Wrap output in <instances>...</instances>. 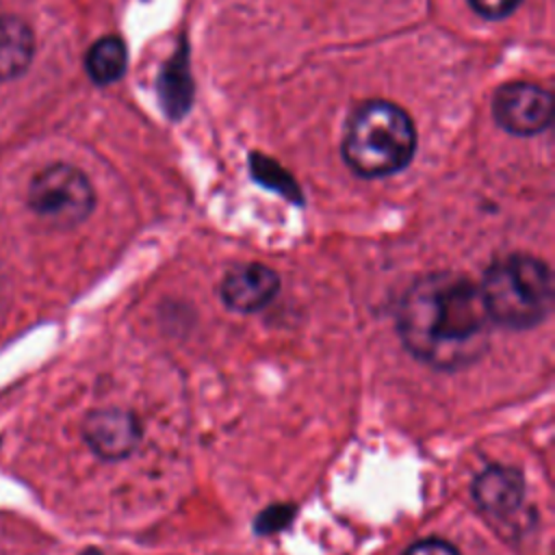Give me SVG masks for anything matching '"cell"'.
Masks as SVG:
<instances>
[{"label":"cell","mask_w":555,"mask_h":555,"mask_svg":"<svg viewBox=\"0 0 555 555\" xmlns=\"http://www.w3.org/2000/svg\"><path fill=\"white\" fill-rule=\"evenodd\" d=\"M492 319L479 284L440 271L418 278L401 297L397 330L405 349L429 366L455 371L488 349Z\"/></svg>","instance_id":"6da1fadb"},{"label":"cell","mask_w":555,"mask_h":555,"mask_svg":"<svg viewBox=\"0 0 555 555\" xmlns=\"http://www.w3.org/2000/svg\"><path fill=\"white\" fill-rule=\"evenodd\" d=\"M414 150L416 130L401 106L371 100L351 113L345 128L343 156L358 176H390L412 160Z\"/></svg>","instance_id":"7a4b0ae2"},{"label":"cell","mask_w":555,"mask_h":555,"mask_svg":"<svg viewBox=\"0 0 555 555\" xmlns=\"http://www.w3.org/2000/svg\"><path fill=\"white\" fill-rule=\"evenodd\" d=\"M492 323L527 330L538 325L553 304V278L540 258L507 254L494 260L479 284Z\"/></svg>","instance_id":"3957f363"},{"label":"cell","mask_w":555,"mask_h":555,"mask_svg":"<svg viewBox=\"0 0 555 555\" xmlns=\"http://www.w3.org/2000/svg\"><path fill=\"white\" fill-rule=\"evenodd\" d=\"M26 204L50 228L69 230L93 212L95 191L78 167L54 163L30 180Z\"/></svg>","instance_id":"277c9868"},{"label":"cell","mask_w":555,"mask_h":555,"mask_svg":"<svg viewBox=\"0 0 555 555\" xmlns=\"http://www.w3.org/2000/svg\"><path fill=\"white\" fill-rule=\"evenodd\" d=\"M492 113L496 124L507 132L535 134L551 124L553 98L533 82H509L496 91Z\"/></svg>","instance_id":"5b68a950"},{"label":"cell","mask_w":555,"mask_h":555,"mask_svg":"<svg viewBox=\"0 0 555 555\" xmlns=\"http://www.w3.org/2000/svg\"><path fill=\"white\" fill-rule=\"evenodd\" d=\"M87 447L102 460H124L141 442L137 416L121 408H104L87 414L82 423Z\"/></svg>","instance_id":"8992f818"},{"label":"cell","mask_w":555,"mask_h":555,"mask_svg":"<svg viewBox=\"0 0 555 555\" xmlns=\"http://www.w3.org/2000/svg\"><path fill=\"white\" fill-rule=\"evenodd\" d=\"M280 278L273 269L260 262L232 267L221 280V299L230 310L256 312L264 308L278 293Z\"/></svg>","instance_id":"52a82bcc"},{"label":"cell","mask_w":555,"mask_h":555,"mask_svg":"<svg viewBox=\"0 0 555 555\" xmlns=\"http://www.w3.org/2000/svg\"><path fill=\"white\" fill-rule=\"evenodd\" d=\"M470 492L481 512L492 516H509L522 503L525 477L514 466L490 464L477 473Z\"/></svg>","instance_id":"ba28073f"},{"label":"cell","mask_w":555,"mask_h":555,"mask_svg":"<svg viewBox=\"0 0 555 555\" xmlns=\"http://www.w3.org/2000/svg\"><path fill=\"white\" fill-rule=\"evenodd\" d=\"M35 56V33L17 15H0V82L24 76Z\"/></svg>","instance_id":"9c48e42d"},{"label":"cell","mask_w":555,"mask_h":555,"mask_svg":"<svg viewBox=\"0 0 555 555\" xmlns=\"http://www.w3.org/2000/svg\"><path fill=\"white\" fill-rule=\"evenodd\" d=\"M126 63H128L126 46L119 37H113V35L98 39L85 56L87 74L95 85H111L119 80L126 72Z\"/></svg>","instance_id":"30bf717a"},{"label":"cell","mask_w":555,"mask_h":555,"mask_svg":"<svg viewBox=\"0 0 555 555\" xmlns=\"http://www.w3.org/2000/svg\"><path fill=\"white\" fill-rule=\"evenodd\" d=\"M191 91L193 89H191V80L186 76L184 54H180L178 59H171V65L165 69L163 80H160L163 104L171 117H178L189 108Z\"/></svg>","instance_id":"8fae6325"},{"label":"cell","mask_w":555,"mask_h":555,"mask_svg":"<svg viewBox=\"0 0 555 555\" xmlns=\"http://www.w3.org/2000/svg\"><path fill=\"white\" fill-rule=\"evenodd\" d=\"M254 171H264V173H271V178L267 176V178H260L264 184H269V186H273V189H278L280 193H286L288 197H297V186L293 184V180L286 176V173H282L273 163H269L267 158H256V167H254Z\"/></svg>","instance_id":"7c38bea8"},{"label":"cell","mask_w":555,"mask_h":555,"mask_svg":"<svg viewBox=\"0 0 555 555\" xmlns=\"http://www.w3.org/2000/svg\"><path fill=\"white\" fill-rule=\"evenodd\" d=\"M291 518H293V507H288V505H273V507L260 512V516L256 520V531L258 533L278 531L284 525H288Z\"/></svg>","instance_id":"4fadbf2b"},{"label":"cell","mask_w":555,"mask_h":555,"mask_svg":"<svg viewBox=\"0 0 555 555\" xmlns=\"http://www.w3.org/2000/svg\"><path fill=\"white\" fill-rule=\"evenodd\" d=\"M520 2L522 0H468L473 11L479 13L481 17H488V20L507 17L512 11H516V7Z\"/></svg>","instance_id":"5bb4252c"},{"label":"cell","mask_w":555,"mask_h":555,"mask_svg":"<svg viewBox=\"0 0 555 555\" xmlns=\"http://www.w3.org/2000/svg\"><path fill=\"white\" fill-rule=\"evenodd\" d=\"M401 555H460V551L440 538H427V540H418L412 546H408Z\"/></svg>","instance_id":"9a60e30c"},{"label":"cell","mask_w":555,"mask_h":555,"mask_svg":"<svg viewBox=\"0 0 555 555\" xmlns=\"http://www.w3.org/2000/svg\"><path fill=\"white\" fill-rule=\"evenodd\" d=\"M82 555H100L98 551H87V553H82Z\"/></svg>","instance_id":"2e32d148"}]
</instances>
